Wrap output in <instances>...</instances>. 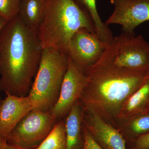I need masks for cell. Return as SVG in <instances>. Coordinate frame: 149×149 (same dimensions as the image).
Wrapping results in <instances>:
<instances>
[{
    "instance_id": "8992f818",
    "label": "cell",
    "mask_w": 149,
    "mask_h": 149,
    "mask_svg": "<svg viewBox=\"0 0 149 149\" xmlns=\"http://www.w3.org/2000/svg\"><path fill=\"white\" fill-rule=\"evenodd\" d=\"M57 122L50 111L32 110L14 128L6 142L24 149H36Z\"/></svg>"
},
{
    "instance_id": "8fae6325",
    "label": "cell",
    "mask_w": 149,
    "mask_h": 149,
    "mask_svg": "<svg viewBox=\"0 0 149 149\" xmlns=\"http://www.w3.org/2000/svg\"><path fill=\"white\" fill-rule=\"evenodd\" d=\"M6 95L0 105V138L5 141L18 123L33 109L29 96Z\"/></svg>"
},
{
    "instance_id": "484cf974",
    "label": "cell",
    "mask_w": 149,
    "mask_h": 149,
    "mask_svg": "<svg viewBox=\"0 0 149 149\" xmlns=\"http://www.w3.org/2000/svg\"></svg>"
},
{
    "instance_id": "e0dca14e",
    "label": "cell",
    "mask_w": 149,
    "mask_h": 149,
    "mask_svg": "<svg viewBox=\"0 0 149 149\" xmlns=\"http://www.w3.org/2000/svg\"><path fill=\"white\" fill-rule=\"evenodd\" d=\"M66 142L65 118L56 123L50 134L36 149H65Z\"/></svg>"
},
{
    "instance_id": "ac0fdd59",
    "label": "cell",
    "mask_w": 149,
    "mask_h": 149,
    "mask_svg": "<svg viewBox=\"0 0 149 149\" xmlns=\"http://www.w3.org/2000/svg\"><path fill=\"white\" fill-rule=\"evenodd\" d=\"M21 0H0V16L9 22L18 15Z\"/></svg>"
},
{
    "instance_id": "277c9868",
    "label": "cell",
    "mask_w": 149,
    "mask_h": 149,
    "mask_svg": "<svg viewBox=\"0 0 149 149\" xmlns=\"http://www.w3.org/2000/svg\"><path fill=\"white\" fill-rule=\"evenodd\" d=\"M67 54L52 48L43 49L41 61L28 96L32 110L50 111L58 100L68 68Z\"/></svg>"
},
{
    "instance_id": "ba28073f",
    "label": "cell",
    "mask_w": 149,
    "mask_h": 149,
    "mask_svg": "<svg viewBox=\"0 0 149 149\" xmlns=\"http://www.w3.org/2000/svg\"><path fill=\"white\" fill-rule=\"evenodd\" d=\"M113 12L106 21L108 25L119 24L123 32L135 35V28L149 21V0H110Z\"/></svg>"
},
{
    "instance_id": "4fadbf2b",
    "label": "cell",
    "mask_w": 149,
    "mask_h": 149,
    "mask_svg": "<svg viewBox=\"0 0 149 149\" xmlns=\"http://www.w3.org/2000/svg\"><path fill=\"white\" fill-rule=\"evenodd\" d=\"M84 110L77 100L65 118L66 142L65 149H83L84 139L82 132Z\"/></svg>"
},
{
    "instance_id": "5bb4252c",
    "label": "cell",
    "mask_w": 149,
    "mask_h": 149,
    "mask_svg": "<svg viewBox=\"0 0 149 149\" xmlns=\"http://www.w3.org/2000/svg\"><path fill=\"white\" fill-rule=\"evenodd\" d=\"M116 129L125 139L127 148H133L136 139L149 133V111L121 122Z\"/></svg>"
},
{
    "instance_id": "2e32d148",
    "label": "cell",
    "mask_w": 149,
    "mask_h": 149,
    "mask_svg": "<svg viewBox=\"0 0 149 149\" xmlns=\"http://www.w3.org/2000/svg\"><path fill=\"white\" fill-rule=\"evenodd\" d=\"M74 1L90 14L95 24L96 34L99 38L107 44H109L114 37L109 25L102 21L97 9L96 0Z\"/></svg>"
},
{
    "instance_id": "ffe728a7",
    "label": "cell",
    "mask_w": 149,
    "mask_h": 149,
    "mask_svg": "<svg viewBox=\"0 0 149 149\" xmlns=\"http://www.w3.org/2000/svg\"><path fill=\"white\" fill-rule=\"evenodd\" d=\"M133 148L137 149H149V133L136 139L133 144Z\"/></svg>"
},
{
    "instance_id": "7a4b0ae2",
    "label": "cell",
    "mask_w": 149,
    "mask_h": 149,
    "mask_svg": "<svg viewBox=\"0 0 149 149\" xmlns=\"http://www.w3.org/2000/svg\"><path fill=\"white\" fill-rule=\"evenodd\" d=\"M149 73L113 66L92 68L77 101L83 109L93 111L117 128L123 107Z\"/></svg>"
},
{
    "instance_id": "9a60e30c",
    "label": "cell",
    "mask_w": 149,
    "mask_h": 149,
    "mask_svg": "<svg viewBox=\"0 0 149 149\" xmlns=\"http://www.w3.org/2000/svg\"><path fill=\"white\" fill-rule=\"evenodd\" d=\"M46 0H21L18 16L23 24L37 30L42 21Z\"/></svg>"
},
{
    "instance_id": "52a82bcc",
    "label": "cell",
    "mask_w": 149,
    "mask_h": 149,
    "mask_svg": "<svg viewBox=\"0 0 149 149\" xmlns=\"http://www.w3.org/2000/svg\"><path fill=\"white\" fill-rule=\"evenodd\" d=\"M108 44L96 33L82 28L71 37L66 54L77 69L86 74L99 61Z\"/></svg>"
},
{
    "instance_id": "603a6c76",
    "label": "cell",
    "mask_w": 149,
    "mask_h": 149,
    "mask_svg": "<svg viewBox=\"0 0 149 149\" xmlns=\"http://www.w3.org/2000/svg\"><path fill=\"white\" fill-rule=\"evenodd\" d=\"M5 142H6V141H4L3 139L0 138V149H3V146Z\"/></svg>"
},
{
    "instance_id": "9c48e42d",
    "label": "cell",
    "mask_w": 149,
    "mask_h": 149,
    "mask_svg": "<svg viewBox=\"0 0 149 149\" xmlns=\"http://www.w3.org/2000/svg\"><path fill=\"white\" fill-rule=\"evenodd\" d=\"M87 81V75L80 72L69 58L68 68L58 100L50 111L58 121L65 119L69 114L79 99Z\"/></svg>"
},
{
    "instance_id": "d4e9b609",
    "label": "cell",
    "mask_w": 149,
    "mask_h": 149,
    "mask_svg": "<svg viewBox=\"0 0 149 149\" xmlns=\"http://www.w3.org/2000/svg\"><path fill=\"white\" fill-rule=\"evenodd\" d=\"M127 149H137L135 148H128Z\"/></svg>"
},
{
    "instance_id": "7402d4cb",
    "label": "cell",
    "mask_w": 149,
    "mask_h": 149,
    "mask_svg": "<svg viewBox=\"0 0 149 149\" xmlns=\"http://www.w3.org/2000/svg\"><path fill=\"white\" fill-rule=\"evenodd\" d=\"M8 22L9 21H7L5 19L0 16V32L4 28Z\"/></svg>"
},
{
    "instance_id": "3957f363",
    "label": "cell",
    "mask_w": 149,
    "mask_h": 149,
    "mask_svg": "<svg viewBox=\"0 0 149 149\" xmlns=\"http://www.w3.org/2000/svg\"><path fill=\"white\" fill-rule=\"evenodd\" d=\"M82 28L96 33L90 14L74 0H46L44 17L37 29L43 49L52 48L66 54L71 37Z\"/></svg>"
},
{
    "instance_id": "44dd1931",
    "label": "cell",
    "mask_w": 149,
    "mask_h": 149,
    "mask_svg": "<svg viewBox=\"0 0 149 149\" xmlns=\"http://www.w3.org/2000/svg\"><path fill=\"white\" fill-rule=\"evenodd\" d=\"M3 149H24L19 147L13 146L8 143L6 142H5L4 143L3 146Z\"/></svg>"
},
{
    "instance_id": "cb8c5ba5",
    "label": "cell",
    "mask_w": 149,
    "mask_h": 149,
    "mask_svg": "<svg viewBox=\"0 0 149 149\" xmlns=\"http://www.w3.org/2000/svg\"><path fill=\"white\" fill-rule=\"evenodd\" d=\"M1 86H0V105H1V103L2 100V99H1Z\"/></svg>"
},
{
    "instance_id": "5b68a950",
    "label": "cell",
    "mask_w": 149,
    "mask_h": 149,
    "mask_svg": "<svg viewBox=\"0 0 149 149\" xmlns=\"http://www.w3.org/2000/svg\"><path fill=\"white\" fill-rule=\"evenodd\" d=\"M108 66L149 70V43L141 35L136 36L122 32L113 37L92 68Z\"/></svg>"
},
{
    "instance_id": "30bf717a",
    "label": "cell",
    "mask_w": 149,
    "mask_h": 149,
    "mask_svg": "<svg viewBox=\"0 0 149 149\" xmlns=\"http://www.w3.org/2000/svg\"><path fill=\"white\" fill-rule=\"evenodd\" d=\"M83 110L82 125L102 149H127L125 139L117 129L93 111Z\"/></svg>"
},
{
    "instance_id": "7c38bea8",
    "label": "cell",
    "mask_w": 149,
    "mask_h": 149,
    "mask_svg": "<svg viewBox=\"0 0 149 149\" xmlns=\"http://www.w3.org/2000/svg\"><path fill=\"white\" fill-rule=\"evenodd\" d=\"M149 111V73L142 86L125 102L119 115L118 126L121 122Z\"/></svg>"
},
{
    "instance_id": "d6986e66",
    "label": "cell",
    "mask_w": 149,
    "mask_h": 149,
    "mask_svg": "<svg viewBox=\"0 0 149 149\" xmlns=\"http://www.w3.org/2000/svg\"><path fill=\"white\" fill-rule=\"evenodd\" d=\"M82 132L85 141L83 149H102L94 140L91 133L83 125Z\"/></svg>"
},
{
    "instance_id": "6da1fadb",
    "label": "cell",
    "mask_w": 149,
    "mask_h": 149,
    "mask_svg": "<svg viewBox=\"0 0 149 149\" xmlns=\"http://www.w3.org/2000/svg\"><path fill=\"white\" fill-rule=\"evenodd\" d=\"M43 48L37 30L25 26L18 15L0 32V86L18 97L29 95Z\"/></svg>"
}]
</instances>
